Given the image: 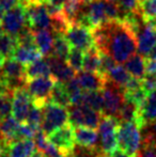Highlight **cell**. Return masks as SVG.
I'll return each instance as SVG.
<instances>
[{
	"label": "cell",
	"mask_w": 156,
	"mask_h": 157,
	"mask_svg": "<svg viewBox=\"0 0 156 157\" xmlns=\"http://www.w3.org/2000/svg\"><path fill=\"white\" fill-rule=\"evenodd\" d=\"M94 45L116 62H126L137 50L136 32L123 19L103 23L92 29Z\"/></svg>",
	"instance_id": "6da1fadb"
},
{
	"label": "cell",
	"mask_w": 156,
	"mask_h": 157,
	"mask_svg": "<svg viewBox=\"0 0 156 157\" xmlns=\"http://www.w3.org/2000/svg\"><path fill=\"white\" fill-rule=\"evenodd\" d=\"M141 128L135 122H120L117 129L118 147L135 157L142 143Z\"/></svg>",
	"instance_id": "7a4b0ae2"
},
{
	"label": "cell",
	"mask_w": 156,
	"mask_h": 157,
	"mask_svg": "<svg viewBox=\"0 0 156 157\" xmlns=\"http://www.w3.org/2000/svg\"><path fill=\"white\" fill-rule=\"evenodd\" d=\"M57 80L52 76L38 77V78L26 80L25 88L28 91L31 103L44 108V106L49 101V96Z\"/></svg>",
	"instance_id": "3957f363"
},
{
	"label": "cell",
	"mask_w": 156,
	"mask_h": 157,
	"mask_svg": "<svg viewBox=\"0 0 156 157\" xmlns=\"http://www.w3.org/2000/svg\"><path fill=\"white\" fill-rule=\"evenodd\" d=\"M67 123H69V110H67V108L50 101H48L44 106L41 129L46 136Z\"/></svg>",
	"instance_id": "277c9868"
},
{
	"label": "cell",
	"mask_w": 156,
	"mask_h": 157,
	"mask_svg": "<svg viewBox=\"0 0 156 157\" xmlns=\"http://www.w3.org/2000/svg\"><path fill=\"white\" fill-rule=\"evenodd\" d=\"M120 121L116 117L103 116L98 124L101 136V151L106 155L112 154L118 149L117 129Z\"/></svg>",
	"instance_id": "5b68a950"
},
{
	"label": "cell",
	"mask_w": 156,
	"mask_h": 157,
	"mask_svg": "<svg viewBox=\"0 0 156 157\" xmlns=\"http://www.w3.org/2000/svg\"><path fill=\"white\" fill-rule=\"evenodd\" d=\"M25 8L28 26L31 28L32 31L43 29L51 30V17L47 11L46 2L34 0Z\"/></svg>",
	"instance_id": "8992f818"
},
{
	"label": "cell",
	"mask_w": 156,
	"mask_h": 157,
	"mask_svg": "<svg viewBox=\"0 0 156 157\" xmlns=\"http://www.w3.org/2000/svg\"><path fill=\"white\" fill-rule=\"evenodd\" d=\"M102 93L103 99H104L103 116L116 117L117 118L121 107L125 101L123 90L106 79L104 88L102 89Z\"/></svg>",
	"instance_id": "52a82bcc"
},
{
	"label": "cell",
	"mask_w": 156,
	"mask_h": 157,
	"mask_svg": "<svg viewBox=\"0 0 156 157\" xmlns=\"http://www.w3.org/2000/svg\"><path fill=\"white\" fill-rule=\"evenodd\" d=\"M0 23L6 33L16 36L24 27L28 26L26 8L21 3H18L11 10L4 12Z\"/></svg>",
	"instance_id": "ba28073f"
},
{
	"label": "cell",
	"mask_w": 156,
	"mask_h": 157,
	"mask_svg": "<svg viewBox=\"0 0 156 157\" xmlns=\"http://www.w3.org/2000/svg\"><path fill=\"white\" fill-rule=\"evenodd\" d=\"M47 139L60 151L63 156L71 155L74 153L76 144L75 137H74V127L70 123L54 130L51 134L47 135Z\"/></svg>",
	"instance_id": "9c48e42d"
},
{
	"label": "cell",
	"mask_w": 156,
	"mask_h": 157,
	"mask_svg": "<svg viewBox=\"0 0 156 157\" xmlns=\"http://www.w3.org/2000/svg\"><path fill=\"white\" fill-rule=\"evenodd\" d=\"M64 36L73 48L87 52L94 45L92 30L79 24H72L64 32Z\"/></svg>",
	"instance_id": "30bf717a"
},
{
	"label": "cell",
	"mask_w": 156,
	"mask_h": 157,
	"mask_svg": "<svg viewBox=\"0 0 156 157\" xmlns=\"http://www.w3.org/2000/svg\"><path fill=\"white\" fill-rule=\"evenodd\" d=\"M137 50L141 56L148 58L156 45V27L144 21L136 30Z\"/></svg>",
	"instance_id": "8fae6325"
},
{
	"label": "cell",
	"mask_w": 156,
	"mask_h": 157,
	"mask_svg": "<svg viewBox=\"0 0 156 157\" xmlns=\"http://www.w3.org/2000/svg\"><path fill=\"white\" fill-rule=\"evenodd\" d=\"M31 106V97L25 87L15 89L12 92V116L19 123H25Z\"/></svg>",
	"instance_id": "7c38bea8"
},
{
	"label": "cell",
	"mask_w": 156,
	"mask_h": 157,
	"mask_svg": "<svg viewBox=\"0 0 156 157\" xmlns=\"http://www.w3.org/2000/svg\"><path fill=\"white\" fill-rule=\"evenodd\" d=\"M156 121V91L148 94L144 104L138 110L136 124L140 128H144L148 125H152Z\"/></svg>",
	"instance_id": "4fadbf2b"
},
{
	"label": "cell",
	"mask_w": 156,
	"mask_h": 157,
	"mask_svg": "<svg viewBox=\"0 0 156 157\" xmlns=\"http://www.w3.org/2000/svg\"><path fill=\"white\" fill-rule=\"evenodd\" d=\"M46 61L49 64L50 71H51V76L57 81L65 83L75 77L76 72L67 63V61L61 60V59L57 58L54 55L46 57Z\"/></svg>",
	"instance_id": "5bb4252c"
},
{
	"label": "cell",
	"mask_w": 156,
	"mask_h": 157,
	"mask_svg": "<svg viewBox=\"0 0 156 157\" xmlns=\"http://www.w3.org/2000/svg\"><path fill=\"white\" fill-rule=\"evenodd\" d=\"M83 13L91 23L92 28H95L102 25L103 23L108 21L105 12L104 0H92L85 3Z\"/></svg>",
	"instance_id": "9a60e30c"
},
{
	"label": "cell",
	"mask_w": 156,
	"mask_h": 157,
	"mask_svg": "<svg viewBox=\"0 0 156 157\" xmlns=\"http://www.w3.org/2000/svg\"><path fill=\"white\" fill-rule=\"evenodd\" d=\"M76 78L82 91H100L104 88L106 82V78L97 73H90L85 71L79 72Z\"/></svg>",
	"instance_id": "2e32d148"
},
{
	"label": "cell",
	"mask_w": 156,
	"mask_h": 157,
	"mask_svg": "<svg viewBox=\"0 0 156 157\" xmlns=\"http://www.w3.org/2000/svg\"><path fill=\"white\" fill-rule=\"evenodd\" d=\"M74 137H75V143L79 147L97 149L98 134L93 128L86 126L74 127Z\"/></svg>",
	"instance_id": "e0dca14e"
},
{
	"label": "cell",
	"mask_w": 156,
	"mask_h": 157,
	"mask_svg": "<svg viewBox=\"0 0 156 157\" xmlns=\"http://www.w3.org/2000/svg\"><path fill=\"white\" fill-rule=\"evenodd\" d=\"M33 35L36 45L41 54L45 57L50 56L54 47V33L50 31V29H43L33 31Z\"/></svg>",
	"instance_id": "ac0fdd59"
},
{
	"label": "cell",
	"mask_w": 156,
	"mask_h": 157,
	"mask_svg": "<svg viewBox=\"0 0 156 157\" xmlns=\"http://www.w3.org/2000/svg\"><path fill=\"white\" fill-rule=\"evenodd\" d=\"M125 68L131 74V76L138 79H143L146 75V57L140 54H135L125 62Z\"/></svg>",
	"instance_id": "d6986e66"
},
{
	"label": "cell",
	"mask_w": 156,
	"mask_h": 157,
	"mask_svg": "<svg viewBox=\"0 0 156 157\" xmlns=\"http://www.w3.org/2000/svg\"><path fill=\"white\" fill-rule=\"evenodd\" d=\"M25 76H26V80L38 78V77L51 76V71H50L49 64L47 63L46 59H42V58L34 61V62L28 64L26 66Z\"/></svg>",
	"instance_id": "ffe728a7"
},
{
	"label": "cell",
	"mask_w": 156,
	"mask_h": 157,
	"mask_svg": "<svg viewBox=\"0 0 156 157\" xmlns=\"http://www.w3.org/2000/svg\"><path fill=\"white\" fill-rule=\"evenodd\" d=\"M42 57H43V55L36 47L29 48L17 45V47L15 48L14 52H13L12 58L24 64V65H28V64L41 59Z\"/></svg>",
	"instance_id": "44dd1931"
},
{
	"label": "cell",
	"mask_w": 156,
	"mask_h": 157,
	"mask_svg": "<svg viewBox=\"0 0 156 157\" xmlns=\"http://www.w3.org/2000/svg\"><path fill=\"white\" fill-rule=\"evenodd\" d=\"M36 151V143L31 139L18 140L10 144L11 157H30Z\"/></svg>",
	"instance_id": "7402d4cb"
},
{
	"label": "cell",
	"mask_w": 156,
	"mask_h": 157,
	"mask_svg": "<svg viewBox=\"0 0 156 157\" xmlns=\"http://www.w3.org/2000/svg\"><path fill=\"white\" fill-rule=\"evenodd\" d=\"M85 1L82 0H67L61 8L63 16L70 24H75L79 15L81 14L85 6Z\"/></svg>",
	"instance_id": "603a6c76"
},
{
	"label": "cell",
	"mask_w": 156,
	"mask_h": 157,
	"mask_svg": "<svg viewBox=\"0 0 156 157\" xmlns=\"http://www.w3.org/2000/svg\"><path fill=\"white\" fill-rule=\"evenodd\" d=\"M21 123L13 116H9L0 121V137L6 143L11 144L14 141V136Z\"/></svg>",
	"instance_id": "cb8c5ba5"
},
{
	"label": "cell",
	"mask_w": 156,
	"mask_h": 157,
	"mask_svg": "<svg viewBox=\"0 0 156 157\" xmlns=\"http://www.w3.org/2000/svg\"><path fill=\"white\" fill-rule=\"evenodd\" d=\"M101 65V52L96 46H93L87 52H85L83 56L82 71L90 73H97L100 71Z\"/></svg>",
	"instance_id": "d4e9b609"
},
{
	"label": "cell",
	"mask_w": 156,
	"mask_h": 157,
	"mask_svg": "<svg viewBox=\"0 0 156 157\" xmlns=\"http://www.w3.org/2000/svg\"><path fill=\"white\" fill-rule=\"evenodd\" d=\"M50 103L57 104L59 106H62L64 108H69L71 106L70 103V97L67 91L65 89V85L60 81H57L51 90V93L49 96Z\"/></svg>",
	"instance_id": "484cf974"
},
{
	"label": "cell",
	"mask_w": 156,
	"mask_h": 157,
	"mask_svg": "<svg viewBox=\"0 0 156 157\" xmlns=\"http://www.w3.org/2000/svg\"><path fill=\"white\" fill-rule=\"evenodd\" d=\"M71 52V45L65 39L64 34L62 33H55L54 39V47H52V54L57 58L63 61H67V57Z\"/></svg>",
	"instance_id": "4316f807"
},
{
	"label": "cell",
	"mask_w": 156,
	"mask_h": 157,
	"mask_svg": "<svg viewBox=\"0 0 156 157\" xmlns=\"http://www.w3.org/2000/svg\"><path fill=\"white\" fill-rule=\"evenodd\" d=\"M82 105L92 108L95 111L103 114L104 110V99H103L102 90L100 91H83Z\"/></svg>",
	"instance_id": "83f0119b"
},
{
	"label": "cell",
	"mask_w": 156,
	"mask_h": 157,
	"mask_svg": "<svg viewBox=\"0 0 156 157\" xmlns=\"http://www.w3.org/2000/svg\"><path fill=\"white\" fill-rule=\"evenodd\" d=\"M131 77V74L127 72V70L124 66H122L121 64H116V65L111 68L110 72L107 74L106 79L111 81L112 83H115L118 87H120L121 89H123Z\"/></svg>",
	"instance_id": "f1b7e54d"
},
{
	"label": "cell",
	"mask_w": 156,
	"mask_h": 157,
	"mask_svg": "<svg viewBox=\"0 0 156 157\" xmlns=\"http://www.w3.org/2000/svg\"><path fill=\"white\" fill-rule=\"evenodd\" d=\"M17 47V39L16 36L9 34V33H2L0 35V54L4 57V59L12 58L13 52Z\"/></svg>",
	"instance_id": "f546056e"
},
{
	"label": "cell",
	"mask_w": 156,
	"mask_h": 157,
	"mask_svg": "<svg viewBox=\"0 0 156 157\" xmlns=\"http://www.w3.org/2000/svg\"><path fill=\"white\" fill-rule=\"evenodd\" d=\"M138 116V108L131 101H125L119 111L117 119L120 122H136Z\"/></svg>",
	"instance_id": "4dcf8cb0"
},
{
	"label": "cell",
	"mask_w": 156,
	"mask_h": 157,
	"mask_svg": "<svg viewBox=\"0 0 156 157\" xmlns=\"http://www.w3.org/2000/svg\"><path fill=\"white\" fill-rule=\"evenodd\" d=\"M141 151L138 152L139 157H156V135L152 132H148L141 143Z\"/></svg>",
	"instance_id": "1f68e13d"
},
{
	"label": "cell",
	"mask_w": 156,
	"mask_h": 157,
	"mask_svg": "<svg viewBox=\"0 0 156 157\" xmlns=\"http://www.w3.org/2000/svg\"><path fill=\"white\" fill-rule=\"evenodd\" d=\"M42 122H43V108L31 103L25 123H27L28 125L36 128V129H41Z\"/></svg>",
	"instance_id": "d6a6232c"
},
{
	"label": "cell",
	"mask_w": 156,
	"mask_h": 157,
	"mask_svg": "<svg viewBox=\"0 0 156 157\" xmlns=\"http://www.w3.org/2000/svg\"><path fill=\"white\" fill-rule=\"evenodd\" d=\"M83 56L85 52L77 48H73L70 52V55L67 59V63L75 71L76 73H79L82 71V65H83Z\"/></svg>",
	"instance_id": "836d02e7"
},
{
	"label": "cell",
	"mask_w": 156,
	"mask_h": 157,
	"mask_svg": "<svg viewBox=\"0 0 156 157\" xmlns=\"http://www.w3.org/2000/svg\"><path fill=\"white\" fill-rule=\"evenodd\" d=\"M117 4L120 11L122 12L123 16L128 14V13L139 12L140 11V0H118Z\"/></svg>",
	"instance_id": "e575fe53"
},
{
	"label": "cell",
	"mask_w": 156,
	"mask_h": 157,
	"mask_svg": "<svg viewBox=\"0 0 156 157\" xmlns=\"http://www.w3.org/2000/svg\"><path fill=\"white\" fill-rule=\"evenodd\" d=\"M115 65H116V61L109 55L101 52V65H100V71H98V74L101 76L106 78L107 74L110 72L111 68Z\"/></svg>",
	"instance_id": "d590c367"
},
{
	"label": "cell",
	"mask_w": 156,
	"mask_h": 157,
	"mask_svg": "<svg viewBox=\"0 0 156 157\" xmlns=\"http://www.w3.org/2000/svg\"><path fill=\"white\" fill-rule=\"evenodd\" d=\"M146 74L155 75L156 76V59L146 58Z\"/></svg>",
	"instance_id": "8d00e7d4"
},
{
	"label": "cell",
	"mask_w": 156,
	"mask_h": 157,
	"mask_svg": "<svg viewBox=\"0 0 156 157\" xmlns=\"http://www.w3.org/2000/svg\"><path fill=\"white\" fill-rule=\"evenodd\" d=\"M19 2V0H0V6H1L2 10L4 12L11 10L12 8H14L15 6H17Z\"/></svg>",
	"instance_id": "74e56055"
},
{
	"label": "cell",
	"mask_w": 156,
	"mask_h": 157,
	"mask_svg": "<svg viewBox=\"0 0 156 157\" xmlns=\"http://www.w3.org/2000/svg\"><path fill=\"white\" fill-rule=\"evenodd\" d=\"M109 157H133V156H131L129 154H127L126 152L122 151V150H120L118 147V149L116 150L112 154H110V155H109Z\"/></svg>",
	"instance_id": "f35d334b"
},
{
	"label": "cell",
	"mask_w": 156,
	"mask_h": 157,
	"mask_svg": "<svg viewBox=\"0 0 156 157\" xmlns=\"http://www.w3.org/2000/svg\"><path fill=\"white\" fill-rule=\"evenodd\" d=\"M65 1H67V0H47L46 2L49 3L50 6H56V8L61 9Z\"/></svg>",
	"instance_id": "ab89813d"
},
{
	"label": "cell",
	"mask_w": 156,
	"mask_h": 157,
	"mask_svg": "<svg viewBox=\"0 0 156 157\" xmlns=\"http://www.w3.org/2000/svg\"><path fill=\"white\" fill-rule=\"evenodd\" d=\"M30 157H46V155L43 153V152H41V151H36Z\"/></svg>",
	"instance_id": "60d3db41"
},
{
	"label": "cell",
	"mask_w": 156,
	"mask_h": 157,
	"mask_svg": "<svg viewBox=\"0 0 156 157\" xmlns=\"http://www.w3.org/2000/svg\"><path fill=\"white\" fill-rule=\"evenodd\" d=\"M148 58H155L156 59V45L154 46V48L152 49V52H151L150 56H149Z\"/></svg>",
	"instance_id": "b9f144b4"
},
{
	"label": "cell",
	"mask_w": 156,
	"mask_h": 157,
	"mask_svg": "<svg viewBox=\"0 0 156 157\" xmlns=\"http://www.w3.org/2000/svg\"><path fill=\"white\" fill-rule=\"evenodd\" d=\"M32 1H34V0H19V3H21L23 6H28L29 3H31Z\"/></svg>",
	"instance_id": "7bdbcfd3"
},
{
	"label": "cell",
	"mask_w": 156,
	"mask_h": 157,
	"mask_svg": "<svg viewBox=\"0 0 156 157\" xmlns=\"http://www.w3.org/2000/svg\"><path fill=\"white\" fill-rule=\"evenodd\" d=\"M4 60H6V59H4V57L2 56L1 54H0V67H1V66H2V64H3Z\"/></svg>",
	"instance_id": "ee69618b"
},
{
	"label": "cell",
	"mask_w": 156,
	"mask_h": 157,
	"mask_svg": "<svg viewBox=\"0 0 156 157\" xmlns=\"http://www.w3.org/2000/svg\"><path fill=\"white\" fill-rule=\"evenodd\" d=\"M95 157H109V156H108V155H106V154H104L103 152H101V153H98Z\"/></svg>",
	"instance_id": "f6af8a7d"
},
{
	"label": "cell",
	"mask_w": 156,
	"mask_h": 157,
	"mask_svg": "<svg viewBox=\"0 0 156 157\" xmlns=\"http://www.w3.org/2000/svg\"><path fill=\"white\" fill-rule=\"evenodd\" d=\"M3 14H4V11L2 10V8H1V6H0V19L2 18V16H3Z\"/></svg>",
	"instance_id": "bcb514c9"
},
{
	"label": "cell",
	"mask_w": 156,
	"mask_h": 157,
	"mask_svg": "<svg viewBox=\"0 0 156 157\" xmlns=\"http://www.w3.org/2000/svg\"><path fill=\"white\" fill-rule=\"evenodd\" d=\"M3 33V28H2V26H1V23H0V35Z\"/></svg>",
	"instance_id": "7dc6e473"
},
{
	"label": "cell",
	"mask_w": 156,
	"mask_h": 157,
	"mask_svg": "<svg viewBox=\"0 0 156 157\" xmlns=\"http://www.w3.org/2000/svg\"><path fill=\"white\" fill-rule=\"evenodd\" d=\"M61 157H74V154H71V155H67V156H61Z\"/></svg>",
	"instance_id": "c3c4849f"
},
{
	"label": "cell",
	"mask_w": 156,
	"mask_h": 157,
	"mask_svg": "<svg viewBox=\"0 0 156 157\" xmlns=\"http://www.w3.org/2000/svg\"><path fill=\"white\" fill-rule=\"evenodd\" d=\"M108 1H111V2H113V3H117L118 0H108Z\"/></svg>",
	"instance_id": "681fc988"
},
{
	"label": "cell",
	"mask_w": 156,
	"mask_h": 157,
	"mask_svg": "<svg viewBox=\"0 0 156 157\" xmlns=\"http://www.w3.org/2000/svg\"><path fill=\"white\" fill-rule=\"evenodd\" d=\"M82 1H85L86 3H87V2H90V1H92V0H82Z\"/></svg>",
	"instance_id": "f907efd6"
},
{
	"label": "cell",
	"mask_w": 156,
	"mask_h": 157,
	"mask_svg": "<svg viewBox=\"0 0 156 157\" xmlns=\"http://www.w3.org/2000/svg\"><path fill=\"white\" fill-rule=\"evenodd\" d=\"M41 1H44V2H46V1H47V0H41Z\"/></svg>",
	"instance_id": "816d5d0a"
}]
</instances>
